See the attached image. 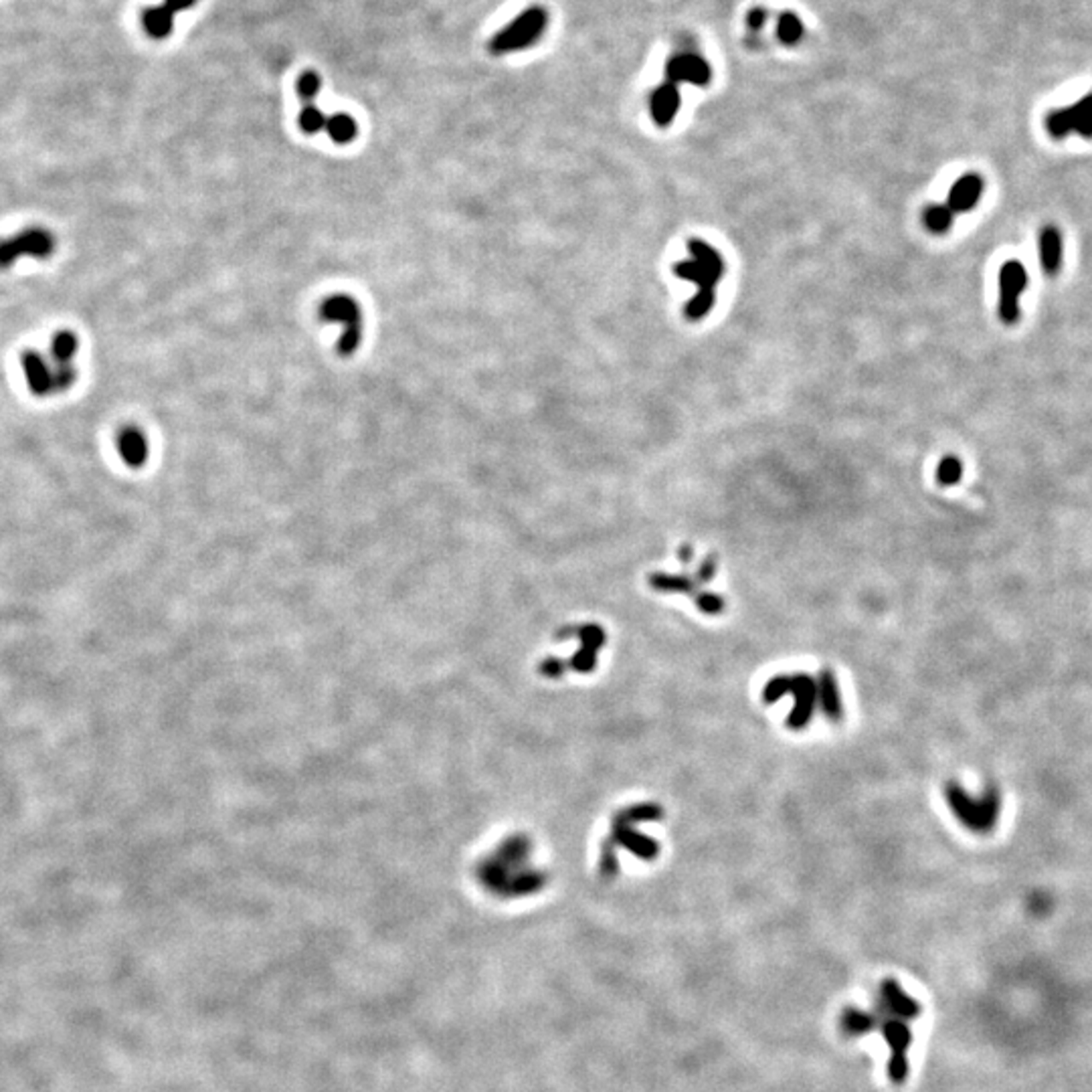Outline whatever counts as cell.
Wrapping results in <instances>:
<instances>
[{
    "instance_id": "obj_23",
    "label": "cell",
    "mask_w": 1092,
    "mask_h": 1092,
    "mask_svg": "<svg viewBox=\"0 0 1092 1092\" xmlns=\"http://www.w3.org/2000/svg\"><path fill=\"white\" fill-rule=\"evenodd\" d=\"M297 121H300V128L306 132V134H318V132L326 130L328 118L324 115L322 109L312 106V103H308V106L300 112Z\"/></svg>"
},
{
    "instance_id": "obj_13",
    "label": "cell",
    "mask_w": 1092,
    "mask_h": 1092,
    "mask_svg": "<svg viewBox=\"0 0 1092 1092\" xmlns=\"http://www.w3.org/2000/svg\"><path fill=\"white\" fill-rule=\"evenodd\" d=\"M118 454L132 467L144 466L148 460V439L138 427H124L115 439Z\"/></svg>"
},
{
    "instance_id": "obj_27",
    "label": "cell",
    "mask_w": 1092,
    "mask_h": 1092,
    "mask_svg": "<svg viewBox=\"0 0 1092 1092\" xmlns=\"http://www.w3.org/2000/svg\"><path fill=\"white\" fill-rule=\"evenodd\" d=\"M649 583H652L654 587L661 589V591H670V593H690L694 589V581L686 577L654 575L652 578H649Z\"/></svg>"
},
{
    "instance_id": "obj_25",
    "label": "cell",
    "mask_w": 1092,
    "mask_h": 1092,
    "mask_svg": "<svg viewBox=\"0 0 1092 1092\" xmlns=\"http://www.w3.org/2000/svg\"><path fill=\"white\" fill-rule=\"evenodd\" d=\"M320 90H322V79H320V75L314 73V71H303V73L297 77L296 91L303 102L310 103L312 99H316Z\"/></svg>"
},
{
    "instance_id": "obj_6",
    "label": "cell",
    "mask_w": 1092,
    "mask_h": 1092,
    "mask_svg": "<svg viewBox=\"0 0 1092 1092\" xmlns=\"http://www.w3.org/2000/svg\"><path fill=\"white\" fill-rule=\"evenodd\" d=\"M688 250H690L692 259L690 261L678 263L674 267L676 275L682 279L694 281L698 285V290H714V285L722 278V272H725L722 257L708 243L698 239H692Z\"/></svg>"
},
{
    "instance_id": "obj_8",
    "label": "cell",
    "mask_w": 1092,
    "mask_h": 1092,
    "mask_svg": "<svg viewBox=\"0 0 1092 1092\" xmlns=\"http://www.w3.org/2000/svg\"><path fill=\"white\" fill-rule=\"evenodd\" d=\"M1028 288V273L1019 261L1003 263L1000 272V318L1003 324L1019 320V296Z\"/></svg>"
},
{
    "instance_id": "obj_7",
    "label": "cell",
    "mask_w": 1092,
    "mask_h": 1092,
    "mask_svg": "<svg viewBox=\"0 0 1092 1092\" xmlns=\"http://www.w3.org/2000/svg\"><path fill=\"white\" fill-rule=\"evenodd\" d=\"M1046 130L1054 138H1064L1077 132L1086 140H1092V93L1068 108L1052 109L1046 115Z\"/></svg>"
},
{
    "instance_id": "obj_24",
    "label": "cell",
    "mask_w": 1092,
    "mask_h": 1092,
    "mask_svg": "<svg viewBox=\"0 0 1092 1092\" xmlns=\"http://www.w3.org/2000/svg\"><path fill=\"white\" fill-rule=\"evenodd\" d=\"M714 306V290H698V294L692 297L686 306V316L690 320H700L713 310Z\"/></svg>"
},
{
    "instance_id": "obj_18",
    "label": "cell",
    "mask_w": 1092,
    "mask_h": 1092,
    "mask_svg": "<svg viewBox=\"0 0 1092 1092\" xmlns=\"http://www.w3.org/2000/svg\"><path fill=\"white\" fill-rule=\"evenodd\" d=\"M142 21H144L148 35L154 38H164L173 32L174 13L167 7V4H162V7H150L144 10Z\"/></svg>"
},
{
    "instance_id": "obj_2",
    "label": "cell",
    "mask_w": 1092,
    "mask_h": 1092,
    "mask_svg": "<svg viewBox=\"0 0 1092 1092\" xmlns=\"http://www.w3.org/2000/svg\"><path fill=\"white\" fill-rule=\"evenodd\" d=\"M21 367H23L26 385L31 393L38 396L57 395L73 387L77 371L73 364H57L49 362L41 352L25 350L21 356Z\"/></svg>"
},
{
    "instance_id": "obj_29",
    "label": "cell",
    "mask_w": 1092,
    "mask_h": 1092,
    "mask_svg": "<svg viewBox=\"0 0 1092 1092\" xmlns=\"http://www.w3.org/2000/svg\"><path fill=\"white\" fill-rule=\"evenodd\" d=\"M765 21H766V13L763 9H753L751 13H749V26H751V29H760V26L765 25Z\"/></svg>"
},
{
    "instance_id": "obj_28",
    "label": "cell",
    "mask_w": 1092,
    "mask_h": 1092,
    "mask_svg": "<svg viewBox=\"0 0 1092 1092\" xmlns=\"http://www.w3.org/2000/svg\"><path fill=\"white\" fill-rule=\"evenodd\" d=\"M722 605H725V603H722V599H720V597H716V595H710V593H704L702 597L698 599V607H700V609H702L704 614H710V615L720 614V611H722Z\"/></svg>"
},
{
    "instance_id": "obj_12",
    "label": "cell",
    "mask_w": 1092,
    "mask_h": 1092,
    "mask_svg": "<svg viewBox=\"0 0 1092 1092\" xmlns=\"http://www.w3.org/2000/svg\"><path fill=\"white\" fill-rule=\"evenodd\" d=\"M678 109H680V91H678V85L670 84H661L658 90L652 93V99H649V112H652V118L658 126H670L674 121Z\"/></svg>"
},
{
    "instance_id": "obj_5",
    "label": "cell",
    "mask_w": 1092,
    "mask_h": 1092,
    "mask_svg": "<svg viewBox=\"0 0 1092 1092\" xmlns=\"http://www.w3.org/2000/svg\"><path fill=\"white\" fill-rule=\"evenodd\" d=\"M55 247H57V239L51 231L41 227L19 231L13 237L0 239V269H9L23 257L49 259L55 253Z\"/></svg>"
},
{
    "instance_id": "obj_15",
    "label": "cell",
    "mask_w": 1092,
    "mask_h": 1092,
    "mask_svg": "<svg viewBox=\"0 0 1092 1092\" xmlns=\"http://www.w3.org/2000/svg\"><path fill=\"white\" fill-rule=\"evenodd\" d=\"M614 836L621 846H627L630 848V852L637 854V856L654 858L655 854H658V843L649 840V837L637 834L636 830H631L630 821L619 818V815H617L614 821Z\"/></svg>"
},
{
    "instance_id": "obj_11",
    "label": "cell",
    "mask_w": 1092,
    "mask_h": 1092,
    "mask_svg": "<svg viewBox=\"0 0 1092 1092\" xmlns=\"http://www.w3.org/2000/svg\"><path fill=\"white\" fill-rule=\"evenodd\" d=\"M983 195V179L978 174H965L951 186L947 198V207L953 213H967L979 203Z\"/></svg>"
},
{
    "instance_id": "obj_26",
    "label": "cell",
    "mask_w": 1092,
    "mask_h": 1092,
    "mask_svg": "<svg viewBox=\"0 0 1092 1092\" xmlns=\"http://www.w3.org/2000/svg\"><path fill=\"white\" fill-rule=\"evenodd\" d=\"M961 476H963V463L959 461L955 455L942 457L939 467H936V479H939V484L953 485L961 479Z\"/></svg>"
},
{
    "instance_id": "obj_19",
    "label": "cell",
    "mask_w": 1092,
    "mask_h": 1092,
    "mask_svg": "<svg viewBox=\"0 0 1092 1092\" xmlns=\"http://www.w3.org/2000/svg\"><path fill=\"white\" fill-rule=\"evenodd\" d=\"M79 350V338L71 330H61L51 340V358L57 364H73V358Z\"/></svg>"
},
{
    "instance_id": "obj_30",
    "label": "cell",
    "mask_w": 1092,
    "mask_h": 1092,
    "mask_svg": "<svg viewBox=\"0 0 1092 1092\" xmlns=\"http://www.w3.org/2000/svg\"><path fill=\"white\" fill-rule=\"evenodd\" d=\"M195 3H197V0H167L164 4H167V7L173 10V13H179V10L191 9Z\"/></svg>"
},
{
    "instance_id": "obj_3",
    "label": "cell",
    "mask_w": 1092,
    "mask_h": 1092,
    "mask_svg": "<svg viewBox=\"0 0 1092 1092\" xmlns=\"http://www.w3.org/2000/svg\"><path fill=\"white\" fill-rule=\"evenodd\" d=\"M546 25H549V15L543 7L526 9L510 25L496 32L490 41V51L494 55H506L532 47L544 35Z\"/></svg>"
},
{
    "instance_id": "obj_20",
    "label": "cell",
    "mask_w": 1092,
    "mask_h": 1092,
    "mask_svg": "<svg viewBox=\"0 0 1092 1092\" xmlns=\"http://www.w3.org/2000/svg\"><path fill=\"white\" fill-rule=\"evenodd\" d=\"M326 132L330 136V140L336 142V144H350L358 134V126L352 115L349 114H336L332 118H328L326 124Z\"/></svg>"
},
{
    "instance_id": "obj_17",
    "label": "cell",
    "mask_w": 1092,
    "mask_h": 1092,
    "mask_svg": "<svg viewBox=\"0 0 1092 1092\" xmlns=\"http://www.w3.org/2000/svg\"><path fill=\"white\" fill-rule=\"evenodd\" d=\"M818 696H819V702H821V708H824V713L830 716L831 720H840L842 719L840 690H837L836 678H834V674H831L830 670L821 672Z\"/></svg>"
},
{
    "instance_id": "obj_4",
    "label": "cell",
    "mask_w": 1092,
    "mask_h": 1092,
    "mask_svg": "<svg viewBox=\"0 0 1092 1092\" xmlns=\"http://www.w3.org/2000/svg\"><path fill=\"white\" fill-rule=\"evenodd\" d=\"M783 694L796 696V710L789 716V726L801 728L809 722L818 702V688L807 676H779L771 680L765 688V700L773 702Z\"/></svg>"
},
{
    "instance_id": "obj_10",
    "label": "cell",
    "mask_w": 1092,
    "mask_h": 1092,
    "mask_svg": "<svg viewBox=\"0 0 1092 1092\" xmlns=\"http://www.w3.org/2000/svg\"><path fill=\"white\" fill-rule=\"evenodd\" d=\"M322 318L326 322H336L342 324V332H355V330H362V312L361 306H358L355 297L344 296V294H336L326 297V302L322 303Z\"/></svg>"
},
{
    "instance_id": "obj_14",
    "label": "cell",
    "mask_w": 1092,
    "mask_h": 1092,
    "mask_svg": "<svg viewBox=\"0 0 1092 1092\" xmlns=\"http://www.w3.org/2000/svg\"><path fill=\"white\" fill-rule=\"evenodd\" d=\"M1040 266L1046 275H1056L1062 267V235L1056 227L1040 231Z\"/></svg>"
},
{
    "instance_id": "obj_9",
    "label": "cell",
    "mask_w": 1092,
    "mask_h": 1092,
    "mask_svg": "<svg viewBox=\"0 0 1092 1092\" xmlns=\"http://www.w3.org/2000/svg\"><path fill=\"white\" fill-rule=\"evenodd\" d=\"M666 75L670 84H692V85H706L713 77L708 61L694 53L676 55L667 61Z\"/></svg>"
},
{
    "instance_id": "obj_16",
    "label": "cell",
    "mask_w": 1092,
    "mask_h": 1092,
    "mask_svg": "<svg viewBox=\"0 0 1092 1092\" xmlns=\"http://www.w3.org/2000/svg\"><path fill=\"white\" fill-rule=\"evenodd\" d=\"M578 633H581V639H583V649L575 655V660H572V667L578 672H589L593 670L595 666V654H597V649L605 643V633L597 625L581 627Z\"/></svg>"
},
{
    "instance_id": "obj_21",
    "label": "cell",
    "mask_w": 1092,
    "mask_h": 1092,
    "mask_svg": "<svg viewBox=\"0 0 1092 1092\" xmlns=\"http://www.w3.org/2000/svg\"><path fill=\"white\" fill-rule=\"evenodd\" d=\"M923 219H925V227L926 229L933 231V233H936V235H941V233H947V231L953 227V219H955V213H953L947 205H931L925 211Z\"/></svg>"
},
{
    "instance_id": "obj_22",
    "label": "cell",
    "mask_w": 1092,
    "mask_h": 1092,
    "mask_svg": "<svg viewBox=\"0 0 1092 1092\" xmlns=\"http://www.w3.org/2000/svg\"><path fill=\"white\" fill-rule=\"evenodd\" d=\"M777 37L783 45H796L803 37V23L793 13H785L777 25Z\"/></svg>"
},
{
    "instance_id": "obj_1",
    "label": "cell",
    "mask_w": 1092,
    "mask_h": 1092,
    "mask_svg": "<svg viewBox=\"0 0 1092 1092\" xmlns=\"http://www.w3.org/2000/svg\"><path fill=\"white\" fill-rule=\"evenodd\" d=\"M945 801L959 824L975 831V834H989L1000 821L1001 797L997 791H985L983 796H971L957 783H948L945 787Z\"/></svg>"
}]
</instances>
